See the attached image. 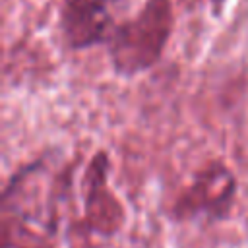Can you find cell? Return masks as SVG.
I'll use <instances>...</instances> for the list:
<instances>
[{"mask_svg":"<svg viewBox=\"0 0 248 248\" xmlns=\"http://www.w3.org/2000/svg\"><path fill=\"white\" fill-rule=\"evenodd\" d=\"M172 33L169 0H147L141 12L116 25L108 37V56L120 76H136L151 68Z\"/></svg>","mask_w":248,"mask_h":248,"instance_id":"obj_1","label":"cell"},{"mask_svg":"<svg viewBox=\"0 0 248 248\" xmlns=\"http://www.w3.org/2000/svg\"><path fill=\"white\" fill-rule=\"evenodd\" d=\"M236 180L223 163H209L172 205L176 219H223L234 200Z\"/></svg>","mask_w":248,"mask_h":248,"instance_id":"obj_2","label":"cell"},{"mask_svg":"<svg viewBox=\"0 0 248 248\" xmlns=\"http://www.w3.org/2000/svg\"><path fill=\"white\" fill-rule=\"evenodd\" d=\"M60 27L70 48H89L108 41L114 29L108 0H66Z\"/></svg>","mask_w":248,"mask_h":248,"instance_id":"obj_3","label":"cell"},{"mask_svg":"<svg viewBox=\"0 0 248 248\" xmlns=\"http://www.w3.org/2000/svg\"><path fill=\"white\" fill-rule=\"evenodd\" d=\"M107 157L99 153L91 161L87 174V196H85V217L87 227L97 234H112L122 223V207L105 186Z\"/></svg>","mask_w":248,"mask_h":248,"instance_id":"obj_4","label":"cell"},{"mask_svg":"<svg viewBox=\"0 0 248 248\" xmlns=\"http://www.w3.org/2000/svg\"><path fill=\"white\" fill-rule=\"evenodd\" d=\"M211 2H213V6H217V8L223 4V0H211Z\"/></svg>","mask_w":248,"mask_h":248,"instance_id":"obj_5","label":"cell"}]
</instances>
